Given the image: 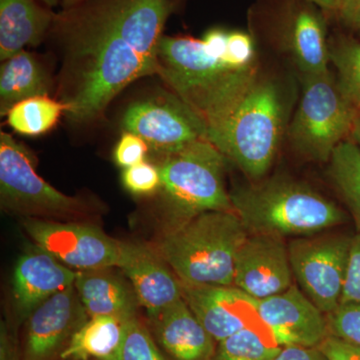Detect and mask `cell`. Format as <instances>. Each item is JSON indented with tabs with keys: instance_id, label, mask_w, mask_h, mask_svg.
<instances>
[{
	"instance_id": "37",
	"label": "cell",
	"mask_w": 360,
	"mask_h": 360,
	"mask_svg": "<svg viewBox=\"0 0 360 360\" xmlns=\"http://www.w3.org/2000/svg\"><path fill=\"white\" fill-rule=\"evenodd\" d=\"M309 1L314 2L322 8L331 11H340L341 6V0H309Z\"/></svg>"
},
{
	"instance_id": "14",
	"label": "cell",
	"mask_w": 360,
	"mask_h": 360,
	"mask_svg": "<svg viewBox=\"0 0 360 360\" xmlns=\"http://www.w3.org/2000/svg\"><path fill=\"white\" fill-rule=\"evenodd\" d=\"M257 312L281 347H319L330 335L328 316L295 284L257 300Z\"/></svg>"
},
{
	"instance_id": "28",
	"label": "cell",
	"mask_w": 360,
	"mask_h": 360,
	"mask_svg": "<svg viewBox=\"0 0 360 360\" xmlns=\"http://www.w3.org/2000/svg\"><path fill=\"white\" fill-rule=\"evenodd\" d=\"M115 360H168L156 347L148 329L134 317L127 326L124 340Z\"/></svg>"
},
{
	"instance_id": "35",
	"label": "cell",
	"mask_w": 360,
	"mask_h": 360,
	"mask_svg": "<svg viewBox=\"0 0 360 360\" xmlns=\"http://www.w3.org/2000/svg\"><path fill=\"white\" fill-rule=\"evenodd\" d=\"M0 360H21L15 335L4 321L0 326Z\"/></svg>"
},
{
	"instance_id": "24",
	"label": "cell",
	"mask_w": 360,
	"mask_h": 360,
	"mask_svg": "<svg viewBox=\"0 0 360 360\" xmlns=\"http://www.w3.org/2000/svg\"><path fill=\"white\" fill-rule=\"evenodd\" d=\"M329 160L333 184L349 208L360 232V146L355 141H341Z\"/></svg>"
},
{
	"instance_id": "30",
	"label": "cell",
	"mask_w": 360,
	"mask_h": 360,
	"mask_svg": "<svg viewBox=\"0 0 360 360\" xmlns=\"http://www.w3.org/2000/svg\"><path fill=\"white\" fill-rule=\"evenodd\" d=\"M326 316L330 335L360 347V303L340 304Z\"/></svg>"
},
{
	"instance_id": "33",
	"label": "cell",
	"mask_w": 360,
	"mask_h": 360,
	"mask_svg": "<svg viewBox=\"0 0 360 360\" xmlns=\"http://www.w3.org/2000/svg\"><path fill=\"white\" fill-rule=\"evenodd\" d=\"M319 349L328 360H360V347L333 335H329Z\"/></svg>"
},
{
	"instance_id": "27",
	"label": "cell",
	"mask_w": 360,
	"mask_h": 360,
	"mask_svg": "<svg viewBox=\"0 0 360 360\" xmlns=\"http://www.w3.org/2000/svg\"><path fill=\"white\" fill-rule=\"evenodd\" d=\"M330 61L338 73V85L345 96L360 110V42L341 41L329 47Z\"/></svg>"
},
{
	"instance_id": "1",
	"label": "cell",
	"mask_w": 360,
	"mask_h": 360,
	"mask_svg": "<svg viewBox=\"0 0 360 360\" xmlns=\"http://www.w3.org/2000/svg\"><path fill=\"white\" fill-rule=\"evenodd\" d=\"M174 0H82L56 13L58 101L70 122H96L123 89L158 75V44Z\"/></svg>"
},
{
	"instance_id": "16",
	"label": "cell",
	"mask_w": 360,
	"mask_h": 360,
	"mask_svg": "<svg viewBox=\"0 0 360 360\" xmlns=\"http://www.w3.org/2000/svg\"><path fill=\"white\" fill-rule=\"evenodd\" d=\"M116 266L129 279L148 317L184 297L181 283L172 274L165 258L148 246L120 241Z\"/></svg>"
},
{
	"instance_id": "31",
	"label": "cell",
	"mask_w": 360,
	"mask_h": 360,
	"mask_svg": "<svg viewBox=\"0 0 360 360\" xmlns=\"http://www.w3.org/2000/svg\"><path fill=\"white\" fill-rule=\"evenodd\" d=\"M150 150L146 143L139 135L124 131L115 149V160L120 167L127 168L146 161V155Z\"/></svg>"
},
{
	"instance_id": "7",
	"label": "cell",
	"mask_w": 360,
	"mask_h": 360,
	"mask_svg": "<svg viewBox=\"0 0 360 360\" xmlns=\"http://www.w3.org/2000/svg\"><path fill=\"white\" fill-rule=\"evenodd\" d=\"M359 110L330 72L303 77L302 98L288 129L293 148L310 160H330L336 146L352 134Z\"/></svg>"
},
{
	"instance_id": "6",
	"label": "cell",
	"mask_w": 360,
	"mask_h": 360,
	"mask_svg": "<svg viewBox=\"0 0 360 360\" xmlns=\"http://www.w3.org/2000/svg\"><path fill=\"white\" fill-rule=\"evenodd\" d=\"M160 156V191L169 227L201 213L233 210L225 186L226 158L208 139Z\"/></svg>"
},
{
	"instance_id": "26",
	"label": "cell",
	"mask_w": 360,
	"mask_h": 360,
	"mask_svg": "<svg viewBox=\"0 0 360 360\" xmlns=\"http://www.w3.org/2000/svg\"><path fill=\"white\" fill-rule=\"evenodd\" d=\"M281 348L262 322L220 341L212 360H274Z\"/></svg>"
},
{
	"instance_id": "9",
	"label": "cell",
	"mask_w": 360,
	"mask_h": 360,
	"mask_svg": "<svg viewBox=\"0 0 360 360\" xmlns=\"http://www.w3.org/2000/svg\"><path fill=\"white\" fill-rule=\"evenodd\" d=\"M0 198L2 207L34 214L70 217L86 210L84 201L65 195L35 172L25 146L0 132Z\"/></svg>"
},
{
	"instance_id": "38",
	"label": "cell",
	"mask_w": 360,
	"mask_h": 360,
	"mask_svg": "<svg viewBox=\"0 0 360 360\" xmlns=\"http://www.w3.org/2000/svg\"><path fill=\"white\" fill-rule=\"evenodd\" d=\"M352 137L354 141L360 146V116L357 118L356 122L354 123V129H352Z\"/></svg>"
},
{
	"instance_id": "36",
	"label": "cell",
	"mask_w": 360,
	"mask_h": 360,
	"mask_svg": "<svg viewBox=\"0 0 360 360\" xmlns=\"http://www.w3.org/2000/svg\"><path fill=\"white\" fill-rule=\"evenodd\" d=\"M341 20L352 27H360V0H341Z\"/></svg>"
},
{
	"instance_id": "29",
	"label": "cell",
	"mask_w": 360,
	"mask_h": 360,
	"mask_svg": "<svg viewBox=\"0 0 360 360\" xmlns=\"http://www.w3.org/2000/svg\"><path fill=\"white\" fill-rule=\"evenodd\" d=\"M122 184L127 191L136 195H150L158 193L161 186L160 168L148 161L124 168Z\"/></svg>"
},
{
	"instance_id": "40",
	"label": "cell",
	"mask_w": 360,
	"mask_h": 360,
	"mask_svg": "<svg viewBox=\"0 0 360 360\" xmlns=\"http://www.w3.org/2000/svg\"><path fill=\"white\" fill-rule=\"evenodd\" d=\"M40 1L44 4L49 8H51V7L58 6L60 0H40Z\"/></svg>"
},
{
	"instance_id": "8",
	"label": "cell",
	"mask_w": 360,
	"mask_h": 360,
	"mask_svg": "<svg viewBox=\"0 0 360 360\" xmlns=\"http://www.w3.org/2000/svg\"><path fill=\"white\" fill-rule=\"evenodd\" d=\"M352 240L341 234L316 233L293 239L288 245L293 277L326 315L340 305Z\"/></svg>"
},
{
	"instance_id": "10",
	"label": "cell",
	"mask_w": 360,
	"mask_h": 360,
	"mask_svg": "<svg viewBox=\"0 0 360 360\" xmlns=\"http://www.w3.org/2000/svg\"><path fill=\"white\" fill-rule=\"evenodd\" d=\"M122 127L141 137L158 155L207 139L202 120L175 94H156L130 104Z\"/></svg>"
},
{
	"instance_id": "39",
	"label": "cell",
	"mask_w": 360,
	"mask_h": 360,
	"mask_svg": "<svg viewBox=\"0 0 360 360\" xmlns=\"http://www.w3.org/2000/svg\"><path fill=\"white\" fill-rule=\"evenodd\" d=\"M80 1H82V0H60L59 4H60L63 8H68V7L75 6V4H77Z\"/></svg>"
},
{
	"instance_id": "23",
	"label": "cell",
	"mask_w": 360,
	"mask_h": 360,
	"mask_svg": "<svg viewBox=\"0 0 360 360\" xmlns=\"http://www.w3.org/2000/svg\"><path fill=\"white\" fill-rule=\"evenodd\" d=\"M291 47L296 65L303 77L328 72L330 51L326 39L323 21L311 11H302L293 23Z\"/></svg>"
},
{
	"instance_id": "21",
	"label": "cell",
	"mask_w": 360,
	"mask_h": 360,
	"mask_svg": "<svg viewBox=\"0 0 360 360\" xmlns=\"http://www.w3.org/2000/svg\"><path fill=\"white\" fill-rule=\"evenodd\" d=\"M1 63L0 113L2 116L6 115L20 101L51 94L52 82L49 71L30 52L25 49Z\"/></svg>"
},
{
	"instance_id": "13",
	"label": "cell",
	"mask_w": 360,
	"mask_h": 360,
	"mask_svg": "<svg viewBox=\"0 0 360 360\" xmlns=\"http://www.w3.org/2000/svg\"><path fill=\"white\" fill-rule=\"evenodd\" d=\"M283 239L248 234L236 255L233 285L257 300L288 290L293 274Z\"/></svg>"
},
{
	"instance_id": "5",
	"label": "cell",
	"mask_w": 360,
	"mask_h": 360,
	"mask_svg": "<svg viewBox=\"0 0 360 360\" xmlns=\"http://www.w3.org/2000/svg\"><path fill=\"white\" fill-rule=\"evenodd\" d=\"M248 232L233 210L201 213L169 227L158 252L191 285L234 284V264Z\"/></svg>"
},
{
	"instance_id": "3",
	"label": "cell",
	"mask_w": 360,
	"mask_h": 360,
	"mask_svg": "<svg viewBox=\"0 0 360 360\" xmlns=\"http://www.w3.org/2000/svg\"><path fill=\"white\" fill-rule=\"evenodd\" d=\"M284 108L274 82L257 78L238 98L205 120L207 139L248 176H264L283 134Z\"/></svg>"
},
{
	"instance_id": "17",
	"label": "cell",
	"mask_w": 360,
	"mask_h": 360,
	"mask_svg": "<svg viewBox=\"0 0 360 360\" xmlns=\"http://www.w3.org/2000/svg\"><path fill=\"white\" fill-rule=\"evenodd\" d=\"M77 272L39 246L26 250L14 265L13 292L16 312L25 321L41 303L75 285Z\"/></svg>"
},
{
	"instance_id": "15",
	"label": "cell",
	"mask_w": 360,
	"mask_h": 360,
	"mask_svg": "<svg viewBox=\"0 0 360 360\" xmlns=\"http://www.w3.org/2000/svg\"><path fill=\"white\" fill-rule=\"evenodd\" d=\"M181 286L184 300L217 342L262 322L257 300L234 285Z\"/></svg>"
},
{
	"instance_id": "12",
	"label": "cell",
	"mask_w": 360,
	"mask_h": 360,
	"mask_svg": "<svg viewBox=\"0 0 360 360\" xmlns=\"http://www.w3.org/2000/svg\"><path fill=\"white\" fill-rule=\"evenodd\" d=\"M89 319L75 286L39 305L26 323L22 360H56L78 328Z\"/></svg>"
},
{
	"instance_id": "34",
	"label": "cell",
	"mask_w": 360,
	"mask_h": 360,
	"mask_svg": "<svg viewBox=\"0 0 360 360\" xmlns=\"http://www.w3.org/2000/svg\"><path fill=\"white\" fill-rule=\"evenodd\" d=\"M274 360H328L319 347H283Z\"/></svg>"
},
{
	"instance_id": "20",
	"label": "cell",
	"mask_w": 360,
	"mask_h": 360,
	"mask_svg": "<svg viewBox=\"0 0 360 360\" xmlns=\"http://www.w3.org/2000/svg\"><path fill=\"white\" fill-rule=\"evenodd\" d=\"M75 286L89 317L136 316L139 302L134 288L110 269L77 272Z\"/></svg>"
},
{
	"instance_id": "18",
	"label": "cell",
	"mask_w": 360,
	"mask_h": 360,
	"mask_svg": "<svg viewBox=\"0 0 360 360\" xmlns=\"http://www.w3.org/2000/svg\"><path fill=\"white\" fill-rule=\"evenodd\" d=\"M156 340L174 360H212L215 340L184 298L149 317Z\"/></svg>"
},
{
	"instance_id": "11",
	"label": "cell",
	"mask_w": 360,
	"mask_h": 360,
	"mask_svg": "<svg viewBox=\"0 0 360 360\" xmlns=\"http://www.w3.org/2000/svg\"><path fill=\"white\" fill-rule=\"evenodd\" d=\"M26 232L35 245L79 271L110 269L117 264L120 243L91 225L26 219Z\"/></svg>"
},
{
	"instance_id": "25",
	"label": "cell",
	"mask_w": 360,
	"mask_h": 360,
	"mask_svg": "<svg viewBox=\"0 0 360 360\" xmlns=\"http://www.w3.org/2000/svg\"><path fill=\"white\" fill-rule=\"evenodd\" d=\"M66 110L65 104L58 99L49 96L32 97L8 111L7 123L18 134L37 136L53 129Z\"/></svg>"
},
{
	"instance_id": "22",
	"label": "cell",
	"mask_w": 360,
	"mask_h": 360,
	"mask_svg": "<svg viewBox=\"0 0 360 360\" xmlns=\"http://www.w3.org/2000/svg\"><path fill=\"white\" fill-rule=\"evenodd\" d=\"M131 319L106 315L89 317L70 338L60 359L115 360Z\"/></svg>"
},
{
	"instance_id": "4",
	"label": "cell",
	"mask_w": 360,
	"mask_h": 360,
	"mask_svg": "<svg viewBox=\"0 0 360 360\" xmlns=\"http://www.w3.org/2000/svg\"><path fill=\"white\" fill-rule=\"evenodd\" d=\"M231 198L248 234L302 238L345 220V212L333 201L302 182L283 177L241 187Z\"/></svg>"
},
{
	"instance_id": "19",
	"label": "cell",
	"mask_w": 360,
	"mask_h": 360,
	"mask_svg": "<svg viewBox=\"0 0 360 360\" xmlns=\"http://www.w3.org/2000/svg\"><path fill=\"white\" fill-rule=\"evenodd\" d=\"M56 13L35 0H0V59L13 58L47 37Z\"/></svg>"
},
{
	"instance_id": "32",
	"label": "cell",
	"mask_w": 360,
	"mask_h": 360,
	"mask_svg": "<svg viewBox=\"0 0 360 360\" xmlns=\"http://www.w3.org/2000/svg\"><path fill=\"white\" fill-rule=\"evenodd\" d=\"M360 303V232L352 238L347 279L340 304Z\"/></svg>"
},
{
	"instance_id": "2",
	"label": "cell",
	"mask_w": 360,
	"mask_h": 360,
	"mask_svg": "<svg viewBox=\"0 0 360 360\" xmlns=\"http://www.w3.org/2000/svg\"><path fill=\"white\" fill-rule=\"evenodd\" d=\"M252 37L243 32L210 30L202 39L163 35L158 75L193 110L248 89L257 78Z\"/></svg>"
}]
</instances>
